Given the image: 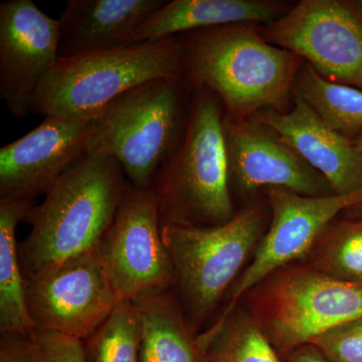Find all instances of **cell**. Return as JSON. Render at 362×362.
<instances>
[{
    "instance_id": "obj_1",
    "label": "cell",
    "mask_w": 362,
    "mask_h": 362,
    "mask_svg": "<svg viewBox=\"0 0 362 362\" xmlns=\"http://www.w3.org/2000/svg\"><path fill=\"white\" fill-rule=\"evenodd\" d=\"M185 75L221 100L226 116L249 120L259 111L286 113L304 59L267 42L251 23L214 26L178 35Z\"/></svg>"
},
{
    "instance_id": "obj_2",
    "label": "cell",
    "mask_w": 362,
    "mask_h": 362,
    "mask_svg": "<svg viewBox=\"0 0 362 362\" xmlns=\"http://www.w3.org/2000/svg\"><path fill=\"white\" fill-rule=\"evenodd\" d=\"M129 181L115 159L87 153L33 206L30 235L18 247L25 281L94 251L113 223Z\"/></svg>"
},
{
    "instance_id": "obj_3",
    "label": "cell",
    "mask_w": 362,
    "mask_h": 362,
    "mask_svg": "<svg viewBox=\"0 0 362 362\" xmlns=\"http://www.w3.org/2000/svg\"><path fill=\"white\" fill-rule=\"evenodd\" d=\"M194 90L180 75L127 90L90 121L88 153L112 157L133 187L149 188L185 139Z\"/></svg>"
},
{
    "instance_id": "obj_4",
    "label": "cell",
    "mask_w": 362,
    "mask_h": 362,
    "mask_svg": "<svg viewBox=\"0 0 362 362\" xmlns=\"http://www.w3.org/2000/svg\"><path fill=\"white\" fill-rule=\"evenodd\" d=\"M221 100L195 87L187 134L149 188L161 226H214L232 220L233 204Z\"/></svg>"
},
{
    "instance_id": "obj_5",
    "label": "cell",
    "mask_w": 362,
    "mask_h": 362,
    "mask_svg": "<svg viewBox=\"0 0 362 362\" xmlns=\"http://www.w3.org/2000/svg\"><path fill=\"white\" fill-rule=\"evenodd\" d=\"M252 199L228 223L161 226L175 273V291L197 335L251 262L270 223V207Z\"/></svg>"
},
{
    "instance_id": "obj_6",
    "label": "cell",
    "mask_w": 362,
    "mask_h": 362,
    "mask_svg": "<svg viewBox=\"0 0 362 362\" xmlns=\"http://www.w3.org/2000/svg\"><path fill=\"white\" fill-rule=\"evenodd\" d=\"M180 75H185V56L178 35L59 59L40 82L33 112L90 121L127 90L156 78Z\"/></svg>"
},
{
    "instance_id": "obj_7",
    "label": "cell",
    "mask_w": 362,
    "mask_h": 362,
    "mask_svg": "<svg viewBox=\"0 0 362 362\" xmlns=\"http://www.w3.org/2000/svg\"><path fill=\"white\" fill-rule=\"evenodd\" d=\"M240 303L282 361L296 347L362 317V284L328 277L297 261L267 276Z\"/></svg>"
},
{
    "instance_id": "obj_8",
    "label": "cell",
    "mask_w": 362,
    "mask_h": 362,
    "mask_svg": "<svg viewBox=\"0 0 362 362\" xmlns=\"http://www.w3.org/2000/svg\"><path fill=\"white\" fill-rule=\"evenodd\" d=\"M259 32L325 80L362 90V1L302 0Z\"/></svg>"
},
{
    "instance_id": "obj_9",
    "label": "cell",
    "mask_w": 362,
    "mask_h": 362,
    "mask_svg": "<svg viewBox=\"0 0 362 362\" xmlns=\"http://www.w3.org/2000/svg\"><path fill=\"white\" fill-rule=\"evenodd\" d=\"M95 252L119 301L133 302L147 293L175 287V269L150 188L129 182Z\"/></svg>"
},
{
    "instance_id": "obj_10",
    "label": "cell",
    "mask_w": 362,
    "mask_h": 362,
    "mask_svg": "<svg viewBox=\"0 0 362 362\" xmlns=\"http://www.w3.org/2000/svg\"><path fill=\"white\" fill-rule=\"evenodd\" d=\"M271 218L249 265L226 296L221 314L240 303L254 286L274 271L301 261L324 228L340 213L362 206V188L347 194L307 197L282 188H267Z\"/></svg>"
},
{
    "instance_id": "obj_11",
    "label": "cell",
    "mask_w": 362,
    "mask_h": 362,
    "mask_svg": "<svg viewBox=\"0 0 362 362\" xmlns=\"http://www.w3.org/2000/svg\"><path fill=\"white\" fill-rule=\"evenodd\" d=\"M25 294L35 332L58 333L82 341L120 302L95 250L25 281Z\"/></svg>"
},
{
    "instance_id": "obj_12",
    "label": "cell",
    "mask_w": 362,
    "mask_h": 362,
    "mask_svg": "<svg viewBox=\"0 0 362 362\" xmlns=\"http://www.w3.org/2000/svg\"><path fill=\"white\" fill-rule=\"evenodd\" d=\"M59 20L32 0L0 4V98L16 118L33 112L40 82L59 59Z\"/></svg>"
},
{
    "instance_id": "obj_13",
    "label": "cell",
    "mask_w": 362,
    "mask_h": 362,
    "mask_svg": "<svg viewBox=\"0 0 362 362\" xmlns=\"http://www.w3.org/2000/svg\"><path fill=\"white\" fill-rule=\"evenodd\" d=\"M230 190L246 197L261 188L307 197L335 194L329 182L270 128L252 120L223 123Z\"/></svg>"
},
{
    "instance_id": "obj_14",
    "label": "cell",
    "mask_w": 362,
    "mask_h": 362,
    "mask_svg": "<svg viewBox=\"0 0 362 362\" xmlns=\"http://www.w3.org/2000/svg\"><path fill=\"white\" fill-rule=\"evenodd\" d=\"M90 121L47 115L35 129L0 149V199L32 202L88 153Z\"/></svg>"
},
{
    "instance_id": "obj_15",
    "label": "cell",
    "mask_w": 362,
    "mask_h": 362,
    "mask_svg": "<svg viewBox=\"0 0 362 362\" xmlns=\"http://www.w3.org/2000/svg\"><path fill=\"white\" fill-rule=\"evenodd\" d=\"M294 106L286 113L259 111L249 120L270 128L326 178L335 194L362 188V165L354 141L331 128L293 90Z\"/></svg>"
},
{
    "instance_id": "obj_16",
    "label": "cell",
    "mask_w": 362,
    "mask_h": 362,
    "mask_svg": "<svg viewBox=\"0 0 362 362\" xmlns=\"http://www.w3.org/2000/svg\"><path fill=\"white\" fill-rule=\"evenodd\" d=\"M166 0H69L59 16V59L131 45L137 28Z\"/></svg>"
},
{
    "instance_id": "obj_17",
    "label": "cell",
    "mask_w": 362,
    "mask_h": 362,
    "mask_svg": "<svg viewBox=\"0 0 362 362\" xmlns=\"http://www.w3.org/2000/svg\"><path fill=\"white\" fill-rule=\"evenodd\" d=\"M289 9L280 2L266 0H171L137 28L131 44L168 39L214 26L268 25Z\"/></svg>"
},
{
    "instance_id": "obj_18",
    "label": "cell",
    "mask_w": 362,
    "mask_h": 362,
    "mask_svg": "<svg viewBox=\"0 0 362 362\" xmlns=\"http://www.w3.org/2000/svg\"><path fill=\"white\" fill-rule=\"evenodd\" d=\"M133 302L141 324L139 362H206L175 288L149 292Z\"/></svg>"
},
{
    "instance_id": "obj_19",
    "label": "cell",
    "mask_w": 362,
    "mask_h": 362,
    "mask_svg": "<svg viewBox=\"0 0 362 362\" xmlns=\"http://www.w3.org/2000/svg\"><path fill=\"white\" fill-rule=\"evenodd\" d=\"M33 206L30 201L0 199V334L33 337L35 333L16 242V228Z\"/></svg>"
},
{
    "instance_id": "obj_20",
    "label": "cell",
    "mask_w": 362,
    "mask_h": 362,
    "mask_svg": "<svg viewBox=\"0 0 362 362\" xmlns=\"http://www.w3.org/2000/svg\"><path fill=\"white\" fill-rule=\"evenodd\" d=\"M206 362H282L247 309L239 303L199 334Z\"/></svg>"
},
{
    "instance_id": "obj_21",
    "label": "cell",
    "mask_w": 362,
    "mask_h": 362,
    "mask_svg": "<svg viewBox=\"0 0 362 362\" xmlns=\"http://www.w3.org/2000/svg\"><path fill=\"white\" fill-rule=\"evenodd\" d=\"M301 262L328 277L362 284V216L334 218Z\"/></svg>"
},
{
    "instance_id": "obj_22",
    "label": "cell",
    "mask_w": 362,
    "mask_h": 362,
    "mask_svg": "<svg viewBox=\"0 0 362 362\" xmlns=\"http://www.w3.org/2000/svg\"><path fill=\"white\" fill-rule=\"evenodd\" d=\"M294 90L337 132L349 138L362 133V90L329 82L304 63Z\"/></svg>"
},
{
    "instance_id": "obj_23",
    "label": "cell",
    "mask_w": 362,
    "mask_h": 362,
    "mask_svg": "<svg viewBox=\"0 0 362 362\" xmlns=\"http://www.w3.org/2000/svg\"><path fill=\"white\" fill-rule=\"evenodd\" d=\"M141 324L134 302L120 301L83 341L86 362H139Z\"/></svg>"
},
{
    "instance_id": "obj_24",
    "label": "cell",
    "mask_w": 362,
    "mask_h": 362,
    "mask_svg": "<svg viewBox=\"0 0 362 362\" xmlns=\"http://www.w3.org/2000/svg\"><path fill=\"white\" fill-rule=\"evenodd\" d=\"M311 344L331 362H362V317L326 331Z\"/></svg>"
},
{
    "instance_id": "obj_25",
    "label": "cell",
    "mask_w": 362,
    "mask_h": 362,
    "mask_svg": "<svg viewBox=\"0 0 362 362\" xmlns=\"http://www.w3.org/2000/svg\"><path fill=\"white\" fill-rule=\"evenodd\" d=\"M35 362H86L82 340L58 334L35 332Z\"/></svg>"
},
{
    "instance_id": "obj_26",
    "label": "cell",
    "mask_w": 362,
    "mask_h": 362,
    "mask_svg": "<svg viewBox=\"0 0 362 362\" xmlns=\"http://www.w3.org/2000/svg\"><path fill=\"white\" fill-rule=\"evenodd\" d=\"M33 337L0 334V362H35Z\"/></svg>"
},
{
    "instance_id": "obj_27",
    "label": "cell",
    "mask_w": 362,
    "mask_h": 362,
    "mask_svg": "<svg viewBox=\"0 0 362 362\" xmlns=\"http://www.w3.org/2000/svg\"><path fill=\"white\" fill-rule=\"evenodd\" d=\"M282 362H331L315 345H301L288 352L282 358Z\"/></svg>"
},
{
    "instance_id": "obj_28",
    "label": "cell",
    "mask_w": 362,
    "mask_h": 362,
    "mask_svg": "<svg viewBox=\"0 0 362 362\" xmlns=\"http://www.w3.org/2000/svg\"><path fill=\"white\" fill-rule=\"evenodd\" d=\"M354 147H356L357 154H358L359 159H361L362 165V133L357 136L356 139L354 141Z\"/></svg>"
}]
</instances>
